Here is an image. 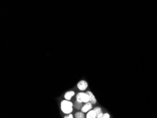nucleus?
<instances>
[{
	"label": "nucleus",
	"mask_w": 157,
	"mask_h": 118,
	"mask_svg": "<svg viewBox=\"0 0 157 118\" xmlns=\"http://www.w3.org/2000/svg\"><path fill=\"white\" fill-rule=\"evenodd\" d=\"M76 101L80 103H87L89 102V95L86 93L80 92L77 94L76 96Z\"/></svg>",
	"instance_id": "2"
},
{
	"label": "nucleus",
	"mask_w": 157,
	"mask_h": 118,
	"mask_svg": "<svg viewBox=\"0 0 157 118\" xmlns=\"http://www.w3.org/2000/svg\"><path fill=\"white\" fill-rule=\"evenodd\" d=\"M73 107H74L77 110H81V109H82V107H83V104L82 103H80L77 101H76L74 102V103L73 104Z\"/></svg>",
	"instance_id": "7"
},
{
	"label": "nucleus",
	"mask_w": 157,
	"mask_h": 118,
	"mask_svg": "<svg viewBox=\"0 0 157 118\" xmlns=\"http://www.w3.org/2000/svg\"><path fill=\"white\" fill-rule=\"evenodd\" d=\"M64 118H74L73 116V115L70 113V114H69L68 115H67L66 116H65L64 117Z\"/></svg>",
	"instance_id": "12"
},
{
	"label": "nucleus",
	"mask_w": 157,
	"mask_h": 118,
	"mask_svg": "<svg viewBox=\"0 0 157 118\" xmlns=\"http://www.w3.org/2000/svg\"><path fill=\"white\" fill-rule=\"evenodd\" d=\"M74 95H75V92L74 91H69L65 93L64 97L65 100L70 101L72 99V97H73Z\"/></svg>",
	"instance_id": "6"
},
{
	"label": "nucleus",
	"mask_w": 157,
	"mask_h": 118,
	"mask_svg": "<svg viewBox=\"0 0 157 118\" xmlns=\"http://www.w3.org/2000/svg\"><path fill=\"white\" fill-rule=\"evenodd\" d=\"M93 110L96 112V118H97L99 114L102 113V109L100 107H96L94 108Z\"/></svg>",
	"instance_id": "9"
},
{
	"label": "nucleus",
	"mask_w": 157,
	"mask_h": 118,
	"mask_svg": "<svg viewBox=\"0 0 157 118\" xmlns=\"http://www.w3.org/2000/svg\"><path fill=\"white\" fill-rule=\"evenodd\" d=\"M93 108V104L90 102L86 103L83 106L82 109H81V111L82 112H87L88 111H90Z\"/></svg>",
	"instance_id": "4"
},
{
	"label": "nucleus",
	"mask_w": 157,
	"mask_h": 118,
	"mask_svg": "<svg viewBox=\"0 0 157 118\" xmlns=\"http://www.w3.org/2000/svg\"><path fill=\"white\" fill-rule=\"evenodd\" d=\"M74 116H75V118H85V115L83 113V112H82V111H78V112H76Z\"/></svg>",
	"instance_id": "10"
},
{
	"label": "nucleus",
	"mask_w": 157,
	"mask_h": 118,
	"mask_svg": "<svg viewBox=\"0 0 157 118\" xmlns=\"http://www.w3.org/2000/svg\"><path fill=\"white\" fill-rule=\"evenodd\" d=\"M86 118H96V112L94 110H90L87 114Z\"/></svg>",
	"instance_id": "8"
},
{
	"label": "nucleus",
	"mask_w": 157,
	"mask_h": 118,
	"mask_svg": "<svg viewBox=\"0 0 157 118\" xmlns=\"http://www.w3.org/2000/svg\"><path fill=\"white\" fill-rule=\"evenodd\" d=\"M97 118H110L109 114L108 113H101L98 115Z\"/></svg>",
	"instance_id": "11"
},
{
	"label": "nucleus",
	"mask_w": 157,
	"mask_h": 118,
	"mask_svg": "<svg viewBox=\"0 0 157 118\" xmlns=\"http://www.w3.org/2000/svg\"><path fill=\"white\" fill-rule=\"evenodd\" d=\"M77 86L79 90L84 91L88 87V84L85 80H81L77 83Z\"/></svg>",
	"instance_id": "3"
},
{
	"label": "nucleus",
	"mask_w": 157,
	"mask_h": 118,
	"mask_svg": "<svg viewBox=\"0 0 157 118\" xmlns=\"http://www.w3.org/2000/svg\"><path fill=\"white\" fill-rule=\"evenodd\" d=\"M73 104L70 101L64 100L61 103V109L62 111L65 114H69L71 113L73 111Z\"/></svg>",
	"instance_id": "1"
},
{
	"label": "nucleus",
	"mask_w": 157,
	"mask_h": 118,
	"mask_svg": "<svg viewBox=\"0 0 157 118\" xmlns=\"http://www.w3.org/2000/svg\"><path fill=\"white\" fill-rule=\"evenodd\" d=\"M86 93L89 95V102H90L92 104H96L97 102V100L96 99V97L94 96V95L92 93L91 91H87Z\"/></svg>",
	"instance_id": "5"
}]
</instances>
